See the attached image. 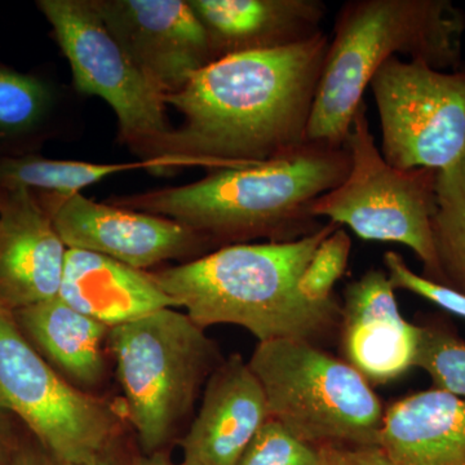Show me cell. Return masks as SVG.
Listing matches in <instances>:
<instances>
[{"instance_id": "12", "label": "cell", "mask_w": 465, "mask_h": 465, "mask_svg": "<svg viewBox=\"0 0 465 465\" xmlns=\"http://www.w3.org/2000/svg\"><path fill=\"white\" fill-rule=\"evenodd\" d=\"M39 200L67 249L108 256L139 271L185 258L207 243L200 234L174 220L97 203L81 193H43Z\"/></svg>"}, {"instance_id": "27", "label": "cell", "mask_w": 465, "mask_h": 465, "mask_svg": "<svg viewBox=\"0 0 465 465\" xmlns=\"http://www.w3.org/2000/svg\"><path fill=\"white\" fill-rule=\"evenodd\" d=\"M321 465H396L381 446L320 445Z\"/></svg>"}, {"instance_id": "32", "label": "cell", "mask_w": 465, "mask_h": 465, "mask_svg": "<svg viewBox=\"0 0 465 465\" xmlns=\"http://www.w3.org/2000/svg\"><path fill=\"white\" fill-rule=\"evenodd\" d=\"M179 465H193V464L183 463H183H182V464H179Z\"/></svg>"}, {"instance_id": "31", "label": "cell", "mask_w": 465, "mask_h": 465, "mask_svg": "<svg viewBox=\"0 0 465 465\" xmlns=\"http://www.w3.org/2000/svg\"><path fill=\"white\" fill-rule=\"evenodd\" d=\"M136 465H173V463L166 454L158 451L140 459Z\"/></svg>"}, {"instance_id": "4", "label": "cell", "mask_w": 465, "mask_h": 465, "mask_svg": "<svg viewBox=\"0 0 465 465\" xmlns=\"http://www.w3.org/2000/svg\"><path fill=\"white\" fill-rule=\"evenodd\" d=\"M465 15L450 0H349L332 39L307 130L311 143L342 148L372 76L407 56L440 72L463 69Z\"/></svg>"}, {"instance_id": "7", "label": "cell", "mask_w": 465, "mask_h": 465, "mask_svg": "<svg viewBox=\"0 0 465 465\" xmlns=\"http://www.w3.org/2000/svg\"><path fill=\"white\" fill-rule=\"evenodd\" d=\"M345 148L351 158L347 177L314 202L312 215L348 226L365 241L409 247L423 262L421 275L439 283L432 235L439 171L399 170L387 163L370 131L365 101L354 115Z\"/></svg>"}, {"instance_id": "22", "label": "cell", "mask_w": 465, "mask_h": 465, "mask_svg": "<svg viewBox=\"0 0 465 465\" xmlns=\"http://www.w3.org/2000/svg\"><path fill=\"white\" fill-rule=\"evenodd\" d=\"M418 349L414 369L423 370L434 390L465 400V341L446 318L416 323Z\"/></svg>"}, {"instance_id": "14", "label": "cell", "mask_w": 465, "mask_h": 465, "mask_svg": "<svg viewBox=\"0 0 465 465\" xmlns=\"http://www.w3.org/2000/svg\"><path fill=\"white\" fill-rule=\"evenodd\" d=\"M341 331L345 362L370 384L396 381L414 369L418 326L401 314L387 272L370 269L348 283Z\"/></svg>"}, {"instance_id": "18", "label": "cell", "mask_w": 465, "mask_h": 465, "mask_svg": "<svg viewBox=\"0 0 465 465\" xmlns=\"http://www.w3.org/2000/svg\"><path fill=\"white\" fill-rule=\"evenodd\" d=\"M381 448L396 465H465V400L430 388L396 401Z\"/></svg>"}, {"instance_id": "13", "label": "cell", "mask_w": 465, "mask_h": 465, "mask_svg": "<svg viewBox=\"0 0 465 465\" xmlns=\"http://www.w3.org/2000/svg\"><path fill=\"white\" fill-rule=\"evenodd\" d=\"M66 252L30 189L0 191V308L15 313L57 298Z\"/></svg>"}, {"instance_id": "8", "label": "cell", "mask_w": 465, "mask_h": 465, "mask_svg": "<svg viewBox=\"0 0 465 465\" xmlns=\"http://www.w3.org/2000/svg\"><path fill=\"white\" fill-rule=\"evenodd\" d=\"M72 67L76 90L106 101L118 118L121 140L152 173H162L173 128L166 103L106 29L91 0H41Z\"/></svg>"}, {"instance_id": "11", "label": "cell", "mask_w": 465, "mask_h": 465, "mask_svg": "<svg viewBox=\"0 0 465 465\" xmlns=\"http://www.w3.org/2000/svg\"><path fill=\"white\" fill-rule=\"evenodd\" d=\"M113 38L163 97L215 61L210 39L183 0H91Z\"/></svg>"}, {"instance_id": "28", "label": "cell", "mask_w": 465, "mask_h": 465, "mask_svg": "<svg viewBox=\"0 0 465 465\" xmlns=\"http://www.w3.org/2000/svg\"><path fill=\"white\" fill-rule=\"evenodd\" d=\"M12 415L0 407V465H14L15 455L20 443L16 440Z\"/></svg>"}, {"instance_id": "33", "label": "cell", "mask_w": 465, "mask_h": 465, "mask_svg": "<svg viewBox=\"0 0 465 465\" xmlns=\"http://www.w3.org/2000/svg\"><path fill=\"white\" fill-rule=\"evenodd\" d=\"M461 70H464V72H465V64H464V65H463V69H461Z\"/></svg>"}, {"instance_id": "10", "label": "cell", "mask_w": 465, "mask_h": 465, "mask_svg": "<svg viewBox=\"0 0 465 465\" xmlns=\"http://www.w3.org/2000/svg\"><path fill=\"white\" fill-rule=\"evenodd\" d=\"M382 158L399 170L442 171L465 157V72L394 56L372 76Z\"/></svg>"}, {"instance_id": "3", "label": "cell", "mask_w": 465, "mask_h": 465, "mask_svg": "<svg viewBox=\"0 0 465 465\" xmlns=\"http://www.w3.org/2000/svg\"><path fill=\"white\" fill-rule=\"evenodd\" d=\"M349 167L345 146L308 142L283 158L210 171L200 182L125 195L113 204L174 220L206 242L295 241L322 228L312 206L344 182Z\"/></svg>"}, {"instance_id": "21", "label": "cell", "mask_w": 465, "mask_h": 465, "mask_svg": "<svg viewBox=\"0 0 465 465\" xmlns=\"http://www.w3.org/2000/svg\"><path fill=\"white\" fill-rule=\"evenodd\" d=\"M142 168L150 173L153 170L152 164L143 161L106 164L42 157L7 158L0 161V191L27 188L50 194L72 195L110 174Z\"/></svg>"}, {"instance_id": "25", "label": "cell", "mask_w": 465, "mask_h": 465, "mask_svg": "<svg viewBox=\"0 0 465 465\" xmlns=\"http://www.w3.org/2000/svg\"><path fill=\"white\" fill-rule=\"evenodd\" d=\"M351 250V237L341 226L324 238L300 280L302 295L313 302L335 298L333 287L345 273Z\"/></svg>"}, {"instance_id": "15", "label": "cell", "mask_w": 465, "mask_h": 465, "mask_svg": "<svg viewBox=\"0 0 465 465\" xmlns=\"http://www.w3.org/2000/svg\"><path fill=\"white\" fill-rule=\"evenodd\" d=\"M269 418L264 390L249 361L232 354L204 385L200 411L182 440L183 463L235 465Z\"/></svg>"}, {"instance_id": "20", "label": "cell", "mask_w": 465, "mask_h": 465, "mask_svg": "<svg viewBox=\"0 0 465 465\" xmlns=\"http://www.w3.org/2000/svg\"><path fill=\"white\" fill-rule=\"evenodd\" d=\"M432 235L439 283L465 295V157L437 173Z\"/></svg>"}, {"instance_id": "17", "label": "cell", "mask_w": 465, "mask_h": 465, "mask_svg": "<svg viewBox=\"0 0 465 465\" xmlns=\"http://www.w3.org/2000/svg\"><path fill=\"white\" fill-rule=\"evenodd\" d=\"M58 296L110 329L161 309L179 308L152 274L108 256L75 249H67Z\"/></svg>"}, {"instance_id": "19", "label": "cell", "mask_w": 465, "mask_h": 465, "mask_svg": "<svg viewBox=\"0 0 465 465\" xmlns=\"http://www.w3.org/2000/svg\"><path fill=\"white\" fill-rule=\"evenodd\" d=\"M18 329L79 385L97 384L105 371L104 341L110 327L85 316L60 296L12 313Z\"/></svg>"}, {"instance_id": "9", "label": "cell", "mask_w": 465, "mask_h": 465, "mask_svg": "<svg viewBox=\"0 0 465 465\" xmlns=\"http://www.w3.org/2000/svg\"><path fill=\"white\" fill-rule=\"evenodd\" d=\"M0 407L32 430L56 465L84 464L112 448L114 410L48 365L0 308Z\"/></svg>"}, {"instance_id": "16", "label": "cell", "mask_w": 465, "mask_h": 465, "mask_svg": "<svg viewBox=\"0 0 465 465\" xmlns=\"http://www.w3.org/2000/svg\"><path fill=\"white\" fill-rule=\"evenodd\" d=\"M210 39L213 58L275 50L316 38L321 0H189Z\"/></svg>"}, {"instance_id": "24", "label": "cell", "mask_w": 465, "mask_h": 465, "mask_svg": "<svg viewBox=\"0 0 465 465\" xmlns=\"http://www.w3.org/2000/svg\"><path fill=\"white\" fill-rule=\"evenodd\" d=\"M320 446L291 433L269 418L235 465H321Z\"/></svg>"}, {"instance_id": "29", "label": "cell", "mask_w": 465, "mask_h": 465, "mask_svg": "<svg viewBox=\"0 0 465 465\" xmlns=\"http://www.w3.org/2000/svg\"><path fill=\"white\" fill-rule=\"evenodd\" d=\"M14 465H56L50 455L33 446L18 445Z\"/></svg>"}, {"instance_id": "2", "label": "cell", "mask_w": 465, "mask_h": 465, "mask_svg": "<svg viewBox=\"0 0 465 465\" xmlns=\"http://www.w3.org/2000/svg\"><path fill=\"white\" fill-rule=\"evenodd\" d=\"M338 228L327 222L295 241L228 244L150 274L202 329L235 324L259 342L291 339L317 344L341 327V305L335 298H305L300 280L318 246Z\"/></svg>"}, {"instance_id": "5", "label": "cell", "mask_w": 465, "mask_h": 465, "mask_svg": "<svg viewBox=\"0 0 465 465\" xmlns=\"http://www.w3.org/2000/svg\"><path fill=\"white\" fill-rule=\"evenodd\" d=\"M108 341L128 418L143 451L154 454L192 414L223 362L219 347L176 308L112 327Z\"/></svg>"}, {"instance_id": "23", "label": "cell", "mask_w": 465, "mask_h": 465, "mask_svg": "<svg viewBox=\"0 0 465 465\" xmlns=\"http://www.w3.org/2000/svg\"><path fill=\"white\" fill-rule=\"evenodd\" d=\"M48 101L50 94L39 79L0 66V133L33 127L45 114Z\"/></svg>"}, {"instance_id": "30", "label": "cell", "mask_w": 465, "mask_h": 465, "mask_svg": "<svg viewBox=\"0 0 465 465\" xmlns=\"http://www.w3.org/2000/svg\"><path fill=\"white\" fill-rule=\"evenodd\" d=\"M70 465H122L118 458L113 454L112 448L106 449L105 451L101 452L96 458L87 461L84 464H70Z\"/></svg>"}, {"instance_id": "26", "label": "cell", "mask_w": 465, "mask_h": 465, "mask_svg": "<svg viewBox=\"0 0 465 465\" xmlns=\"http://www.w3.org/2000/svg\"><path fill=\"white\" fill-rule=\"evenodd\" d=\"M384 265L394 290H405L415 293L434 305L465 320V295L443 284L433 282L423 275L416 274L409 268L400 253L388 251L384 255Z\"/></svg>"}, {"instance_id": "6", "label": "cell", "mask_w": 465, "mask_h": 465, "mask_svg": "<svg viewBox=\"0 0 465 465\" xmlns=\"http://www.w3.org/2000/svg\"><path fill=\"white\" fill-rule=\"evenodd\" d=\"M269 415L313 445L381 446L385 409L371 384L317 344L259 342L249 360Z\"/></svg>"}, {"instance_id": "1", "label": "cell", "mask_w": 465, "mask_h": 465, "mask_svg": "<svg viewBox=\"0 0 465 465\" xmlns=\"http://www.w3.org/2000/svg\"><path fill=\"white\" fill-rule=\"evenodd\" d=\"M329 43L321 33L289 47L219 58L164 97L183 122L162 173L256 166L305 145Z\"/></svg>"}]
</instances>
